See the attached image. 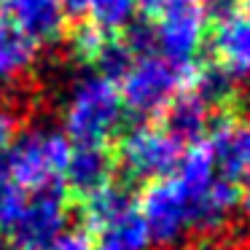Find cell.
<instances>
[{
    "instance_id": "obj_1",
    "label": "cell",
    "mask_w": 250,
    "mask_h": 250,
    "mask_svg": "<svg viewBox=\"0 0 250 250\" xmlns=\"http://www.w3.org/2000/svg\"><path fill=\"white\" fill-rule=\"evenodd\" d=\"M124 103L119 86L100 73L76 78L62 108V132L78 146L108 143L124 124Z\"/></svg>"
},
{
    "instance_id": "obj_2",
    "label": "cell",
    "mask_w": 250,
    "mask_h": 250,
    "mask_svg": "<svg viewBox=\"0 0 250 250\" xmlns=\"http://www.w3.org/2000/svg\"><path fill=\"white\" fill-rule=\"evenodd\" d=\"M70 140L54 126H33L19 132L3 153L6 175L24 191H41L57 186L70 156Z\"/></svg>"
},
{
    "instance_id": "obj_3",
    "label": "cell",
    "mask_w": 250,
    "mask_h": 250,
    "mask_svg": "<svg viewBox=\"0 0 250 250\" xmlns=\"http://www.w3.org/2000/svg\"><path fill=\"white\" fill-rule=\"evenodd\" d=\"M191 65H175L162 54L137 57L121 78V103L124 110L140 119H156L164 105L188 86Z\"/></svg>"
},
{
    "instance_id": "obj_4",
    "label": "cell",
    "mask_w": 250,
    "mask_h": 250,
    "mask_svg": "<svg viewBox=\"0 0 250 250\" xmlns=\"http://www.w3.org/2000/svg\"><path fill=\"white\" fill-rule=\"evenodd\" d=\"M183 146L175 143L159 124H137L121 132L113 146L116 169L124 172L126 183H151L178 169Z\"/></svg>"
},
{
    "instance_id": "obj_5",
    "label": "cell",
    "mask_w": 250,
    "mask_h": 250,
    "mask_svg": "<svg viewBox=\"0 0 250 250\" xmlns=\"http://www.w3.org/2000/svg\"><path fill=\"white\" fill-rule=\"evenodd\" d=\"M140 218L148 229L151 242L164 250H175L186 242L188 226V196L175 178H162L146 183L140 194Z\"/></svg>"
},
{
    "instance_id": "obj_6",
    "label": "cell",
    "mask_w": 250,
    "mask_h": 250,
    "mask_svg": "<svg viewBox=\"0 0 250 250\" xmlns=\"http://www.w3.org/2000/svg\"><path fill=\"white\" fill-rule=\"evenodd\" d=\"M153 24L159 54L175 65H194L210 27L205 0H169L153 17Z\"/></svg>"
},
{
    "instance_id": "obj_7",
    "label": "cell",
    "mask_w": 250,
    "mask_h": 250,
    "mask_svg": "<svg viewBox=\"0 0 250 250\" xmlns=\"http://www.w3.org/2000/svg\"><path fill=\"white\" fill-rule=\"evenodd\" d=\"M73 202L62 191V186H49V188L33 191L27 196L22 218L11 229L19 250H46L70 221Z\"/></svg>"
},
{
    "instance_id": "obj_8",
    "label": "cell",
    "mask_w": 250,
    "mask_h": 250,
    "mask_svg": "<svg viewBox=\"0 0 250 250\" xmlns=\"http://www.w3.org/2000/svg\"><path fill=\"white\" fill-rule=\"evenodd\" d=\"M207 148L221 178L239 183L250 172V119L242 110L215 113L207 126Z\"/></svg>"
},
{
    "instance_id": "obj_9",
    "label": "cell",
    "mask_w": 250,
    "mask_h": 250,
    "mask_svg": "<svg viewBox=\"0 0 250 250\" xmlns=\"http://www.w3.org/2000/svg\"><path fill=\"white\" fill-rule=\"evenodd\" d=\"M116 172L113 148L108 143H92V146H76L70 148L67 164L62 169V191L70 202H81L108 186Z\"/></svg>"
},
{
    "instance_id": "obj_10",
    "label": "cell",
    "mask_w": 250,
    "mask_h": 250,
    "mask_svg": "<svg viewBox=\"0 0 250 250\" xmlns=\"http://www.w3.org/2000/svg\"><path fill=\"white\" fill-rule=\"evenodd\" d=\"M188 196V226L199 237L226 231L234 210L239 207V186L226 178H212L205 188Z\"/></svg>"
},
{
    "instance_id": "obj_11",
    "label": "cell",
    "mask_w": 250,
    "mask_h": 250,
    "mask_svg": "<svg viewBox=\"0 0 250 250\" xmlns=\"http://www.w3.org/2000/svg\"><path fill=\"white\" fill-rule=\"evenodd\" d=\"M210 60L237 78L250 76V19L239 8L210 22Z\"/></svg>"
},
{
    "instance_id": "obj_12",
    "label": "cell",
    "mask_w": 250,
    "mask_h": 250,
    "mask_svg": "<svg viewBox=\"0 0 250 250\" xmlns=\"http://www.w3.org/2000/svg\"><path fill=\"white\" fill-rule=\"evenodd\" d=\"M38 60V43L11 19H0V97L27 83Z\"/></svg>"
},
{
    "instance_id": "obj_13",
    "label": "cell",
    "mask_w": 250,
    "mask_h": 250,
    "mask_svg": "<svg viewBox=\"0 0 250 250\" xmlns=\"http://www.w3.org/2000/svg\"><path fill=\"white\" fill-rule=\"evenodd\" d=\"M0 8L38 46L57 43L65 35L67 19L57 0H0Z\"/></svg>"
},
{
    "instance_id": "obj_14",
    "label": "cell",
    "mask_w": 250,
    "mask_h": 250,
    "mask_svg": "<svg viewBox=\"0 0 250 250\" xmlns=\"http://www.w3.org/2000/svg\"><path fill=\"white\" fill-rule=\"evenodd\" d=\"M234 73H229L223 65H218L215 60L191 65V78L188 89L202 97V103L207 105L212 116L215 113H229V110H242V89Z\"/></svg>"
},
{
    "instance_id": "obj_15",
    "label": "cell",
    "mask_w": 250,
    "mask_h": 250,
    "mask_svg": "<svg viewBox=\"0 0 250 250\" xmlns=\"http://www.w3.org/2000/svg\"><path fill=\"white\" fill-rule=\"evenodd\" d=\"M156 119H159V126H162L175 143H180V146H194V143H199L202 137L207 135L210 110L202 103L199 94L186 86L164 105V110Z\"/></svg>"
},
{
    "instance_id": "obj_16",
    "label": "cell",
    "mask_w": 250,
    "mask_h": 250,
    "mask_svg": "<svg viewBox=\"0 0 250 250\" xmlns=\"http://www.w3.org/2000/svg\"><path fill=\"white\" fill-rule=\"evenodd\" d=\"M78 205V215H81L83 223V231L89 234H97L103 226H108L110 221L126 215L129 210L137 207L135 199V191H132V183H116L110 180L108 186H103L100 191H94L92 196L76 202Z\"/></svg>"
},
{
    "instance_id": "obj_17",
    "label": "cell",
    "mask_w": 250,
    "mask_h": 250,
    "mask_svg": "<svg viewBox=\"0 0 250 250\" xmlns=\"http://www.w3.org/2000/svg\"><path fill=\"white\" fill-rule=\"evenodd\" d=\"M94 237V250H148L151 237H148V229L143 223L140 212L129 210L126 215L110 221L108 226H103Z\"/></svg>"
},
{
    "instance_id": "obj_18",
    "label": "cell",
    "mask_w": 250,
    "mask_h": 250,
    "mask_svg": "<svg viewBox=\"0 0 250 250\" xmlns=\"http://www.w3.org/2000/svg\"><path fill=\"white\" fill-rule=\"evenodd\" d=\"M175 172H178L175 180L183 186L186 194H194V191L205 188L212 178H218L215 164H212V153H210V148H207V143L199 140V143H194V146H188V151L180 156Z\"/></svg>"
},
{
    "instance_id": "obj_19",
    "label": "cell",
    "mask_w": 250,
    "mask_h": 250,
    "mask_svg": "<svg viewBox=\"0 0 250 250\" xmlns=\"http://www.w3.org/2000/svg\"><path fill=\"white\" fill-rule=\"evenodd\" d=\"M137 57L132 54L129 49H126V43L121 41L119 33H108V38H105L103 49L97 51V60H94V73H100L103 78H108V81H121L124 78V73L129 70V65L135 62Z\"/></svg>"
},
{
    "instance_id": "obj_20",
    "label": "cell",
    "mask_w": 250,
    "mask_h": 250,
    "mask_svg": "<svg viewBox=\"0 0 250 250\" xmlns=\"http://www.w3.org/2000/svg\"><path fill=\"white\" fill-rule=\"evenodd\" d=\"M108 33L100 30L94 22H78L76 27L67 33V54L73 57V62L78 65H94L97 60V51L103 49Z\"/></svg>"
},
{
    "instance_id": "obj_21",
    "label": "cell",
    "mask_w": 250,
    "mask_h": 250,
    "mask_svg": "<svg viewBox=\"0 0 250 250\" xmlns=\"http://www.w3.org/2000/svg\"><path fill=\"white\" fill-rule=\"evenodd\" d=\"M137 0H92L89 17L105 33H119L126 22L137 17Z\"/></svg>"
},
{
    "instance_id": "obj_22",
    "label": "cell",
    "mask_w": 250,
    "mask_h": 250,
    "mask_svg": "<svg viewBox=\"0 0 250 250\" xmlns=\"http://www.w3.org/2000/svg\"><path fill=\"white\" fill-rule=\"evenodd\" d=\"M24 205H27V191L19 188L6 175L3 156H0V234L11 231L17 226V221L24 212Z\"/></svg>"
},
{
    "instance_id": "obj_23",
    "label": "cell",
    "mask_w": 250,
    "mask_h": 250,
    "mask_svg": "<svg viewBox=\"0 0 250 250\" xmlns=\"http://www.w3.org/2000/svg\"><path fill=\"white\" fill-rule=\"evenodd\" d=\"M121 41L126 43V49L135 57H146V54H159L156 49V24L151 17H135L132 22H126L119 30Z\"/></svg>"
},
{
    "instance_id": "obj_24",
    "label": "cell",
    "mask_w": 250,
    "mask_h": 250,
    "mask_svg": "<svg viewBox=\"0 0 250 250\" xmlns=\"http://www.w3.org/2000/svg\"><path fill=\"white\" fill-rule=\"evenodd\" d=\"M19 124H22V113L17 110V105L11 100L0 97V156L8 151L14 137L19 135Z\"/></svg>"
},
{
    "instance_id": "obj_25",
    "label": "cell",
    "mask_w": 250,
    "mask_h": 250,
    "mask_svg": "<svg viewBox=\"0 0 250 250\" xmlns=\"http://www.w3.org/2000/svg\"><path fill=\"white\" fill-rule=\"evenodd\" d=\"M46 250H94V237L83 229L76 231H62Z\"/></svg>"
},
{
    "instance_id": "obj_26",
    "label": "cell",
    "mask_w": 250,
    "mask_h": 250,
    "mask_svg": "<svg viewBox=\"0 0 250 250\" xmlns=\"http://www.w3.org/2000/svg\"><path fill=\"white\" fill-rule=\"evenodd\" d=\"M183 250H248L242 242V237H221V234H212V237H199L194 242H188Z\"/></svg>"
},
{
    "instance_id": "obj_27",
    "label": "cell",
    "mask_w": 250,
    "mask_h": 250,
    "mask_svg": "<svg viewBox=\"0 0 250 250\" xmlns=\"http://www.w3.org/2000/svg\"><path fill=\"white\" fill-rule=\"evenodd\" d=\"M57 3H60L65 19H81L89 14V3L92 0H57Z\"/></svg>"
},
{
    "instance_id": "obj_28",
    "label": "cell",
    "mask_w": 250,
    "mask_h": 250,
    "mask_svg": "<svg viewBox=\"0 0 250 250\" xmlns=\"http://www.w3.org/2000/svg\"><path fill=\"white\" fill-rule=\"evenodd\" d=\"M239 210H242L245 221H250V172L239 180Z\"/></svg>"
},
{
    "instance_id": "obj_29",
    "label": "cell",
    "mask_w": 250,
    "mask_h": 250,
    "mask_svg": "<svg viewBox=\"0 0 250 250\" xmlns=\"http://www.w3.org/2000/svg\"><path fill=\"white\" fill-rule=\"evenodd\" d=\"M242 14L250 19V0H242Z\"/></svg>"
},
{
    "instance_id": "obj_30",
    "label": "cell",
    "mask_w": 250,
    "mask_h": 250,
    "mask_svg": "<svg viewBox=\"0 0 250 250\" xmlns=\"http://www.w3.org/2000/svg\"><path fill=\"white\" fill-rule=\"evenodd\" d=\"M212 3H237V0H212Z\"/></svg>"
}]
</instances>
